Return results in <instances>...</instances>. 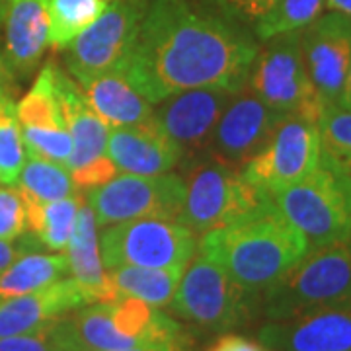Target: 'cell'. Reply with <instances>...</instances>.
Instances as JSON below:
<instances>
[{
    "mask_svg": "<svg viewBox=\"0 0 351 351\" xmlns=\"http://www.w3.org/2000/svg\"><path fill=\"white\" fill-rule=\"evenodd\" d=\"M258 49L248 34L189 0H152L119 71L151 104L193 88L239 92Z\"/></svg>",
    "mask_w": 351,
    "mask_h": 351,
    "instance_id": "6da1fadb",
    "label": "cell"
},
{
    "mask_svg": "<svg viewBox=\"0 0 351 351\" xmlns=\"http://www.w3.org/2000/svg\"><path fill=\"white\" fill-rule=\"evenodd\" d=\"M197 252L244 291L262 295L308 252V242L271 199L258 213L203 232Z\"/></svg>",
    "mask_w": 351,
    "mask_h": 351,
    "instance_id": "7a4b0ae2",
    "label": "cell"
},
{
    "mask_svg": "<svg viewBox=\"0 0 351 351\" xmlns=\"http://www.w3.org/2000/svg\"><path fill=\"white\" fill-rule=\"evenodd\" d=\"M351 302V244L308 250L262 293L267 320H285L324 306Z\"/></svg>",
    "mask_w": 351,
    "mask_h": 351,
    "instance_id": "3957f363",
    "label": "cell"
},
{
    "mask_svg": "<svg viewBox=\"0 0 351 351\" xmlns=\"http://www.w3.org/2000/svg\"><path fill=\"white\" fill-rule=\"evenodd\" d=\"M277 211L308 242V250L351 240V174L320 160L304 180L271 195Z\"/></svg>",
    "mask_w": 351,
    "mask_h": 351,
    "instance_id": "277c9868",
    "label": "cell"
},
{
    "mask_svg": "<svg viewBox=\"0 0 351 351\" xmlns=\"http://www.w3.org/2000/svg\"><path fill=\"white\" fill-rule=\"evenodd\" d=\"M269 201L271 195L252 186L237 168L209 156L189 170L186 201L178 223L203 234L258 213Z\"/></svg>",
    "mask_w": 351,
    "mask_h": 351,
    "instance_id": "5b68a950",
    "label": "cell"
},
{
    "mask_svg": "<svg viewBox=\"0 0 351 351\" xmlns=\"http://www.w3.org/2000/svg\"><path fill=\"white\" fill-rule=\"evenodd\" d=\"M254 297L258 295L234 283L221 265L195 252L168 308L203 330L225 332L250 318Z\"/></svg>",
    "mask_w": 351,
    "mask_h": 351,
    "instance_id": "8992f818",
    "label": "cell"
},
{
    "mask_svg": "<svg viewBox=\"0 0 351 351\" xmlns=\"http://www.w3.org/2000/svg\"><path fill=\"white\" fill-rule=\"evenodd\" d=\"M246 88L283 115H302L318 121L326 108L302 61L301 32L267 39V45L258 49L252 63Z\"/></svg>",
    "mask_w": 351,
    "mask_h": 351,
    "instance_id": "52a82bcc",
    "label": "cell"
},
{
    "mask_svg": "<svg viewBox=\"0 0 351 351\" xmlns=\"http://www.w3.org/2000/svg\"><path fill=\"white\" fill-rule=\"evenodd\" d=\"M100 252L106 269L119 265L186 269L197 252V239L178 221L137 219L108 226Z\"/></svg>",
    "mask_w": 351,
    "mask_h": 351,
    "instance_id": "ba28073f",
    "label": "cell"
},
{
    "mask_svg": "<svg viewBox=\"0 0 351 351\" xmlns=\"http://www.w3.org/2000/svg\"><path fill=\"white\" fill-rule=\"evenodd\" d=\"M186 201V180L160 176L117 174L108 184L88 191V207L96 225L110 226L137 219L180 221Z\"/></svg>",
    "mask_w": 351,
    "mask_h": 351,
    "instance_id": "9c48e42d",
    "label": "cell"
},
{
    "mask_svg": "<svg viewBox=\"0 0 351 351\" xmlns=\"http://www.w3.org/2000/svg\"><path fill=\"white\" fill-rule=\"evenodd\" d=\"M320 152L316 121L285 115L262 151L242 168V176L263 193L274 195L314 172L320 164Z\"/></svg>",
    "mask_w": 351,
    "mask_h": 351,
    "instance_id": "30bf717a",
    "label": "cell"
},
{
    "mask_svg": "<svg viewBox=\"0 0 351 351\" xmlns=\"http://www.w3.org/2000/svg\"><path fill=\"white\" fill-rule=\"evenodd\" d=\"M149 0H112L100 18L66 47L64 63L76 82L119 69L137 41Z\"/></svg>",
    "mask_w": 351,
    "mask_h": 351,
    "instance_id": "8fae6325",
    "label": "cell"
},
{
    "mask_svg": "<svg viewBox=\"0 0 351 351\" xmlns=\"http://www.w3.org/2000/svg\"><path fill=\"white\" fill-rule=\"evenodd\" d=\"M55 88L73 138V154L66 168L71 170L76 191H90L108 184L119 174L108 156L110 127L90 108L78 82L59 66H55Z\"/></svg>",
    "mask_w": 351,
    "mask_h": 351,
    "instance_id": "7c38bea8",
    "label": "cell"
},
{
    "mask_svg": "<svg viewBox=\"0 0 351 351\" xmlns=\"http://www.w3.org/2000/svg\"><path fill=\"white\" fill-rule=\"evenodd\" d=\"M283 117V113L271 110L244 86L232 96L217 121L205 154L230 168L242 170L262 151Z\"/></svg>",
    "mask_w": 351,
    "mask_h": 351,
    "instance_id": "4fadbf2b",
    "label": "cell"
},
{
    "mask_svg": "<svg viewBox=\"0 0 351 351\" xmlns=\"http://www.w3.org/2000/svg\"><path fill=\"white\" fill-rule=\"evenodd\" d=\"M302 61L324 106H338L351 59V18L339 12L318 16L301 29Z\"/></svg>",
    "mask_w": 351,
    "mask_h": 351,
    "instance_id": "5bb4252c",
    "label": "cell"
},
{
    "mask_svg": "<svg viewBox=\"0 0 351 351\" xmlns=\"http://www.w3.org/2000/svg\"><path fill=\"white\" fill-rule=\"evenodd\" d=\"M237 92L228 88H193L166 100L152 112L154 121L184 152V158H195L207 152L215 125Z\"/></svg>",
    "mask_w": 351,
    "mask_h": 351,
    "instance_id": "9a60e30c",
    "label": "cell"
},
{
    "mask_svg": "<svg viewBox=\"0 0 351 351\" xmlns=\"http://www.w3.org/2000/svg\"><path fill=\"white\" fill-rule=\"evenodd\" d=\"M55 66L49 61L41 69L34 86L16 104V113L25 151L66 166L73 154V138L55 88Z\"/></svg>",
    "mask_w": 351,
    "mask_h": 351,
    "instance_id": "2e32d148",
    "label": "cell"
},
{
    "mask_svg": "<svg viewBox=\"0 0 351 351\" xmlns=\"http://www.w3.org/2000/svg\"><path fill=\"white\" fill-rule=\"evenodd\" d=\"M258 339L271 351H351V302L267 320Z\"/></svg>",
    "mask_w": 351,
    "mask_h": 351,
    "instance_id": "e0dca14e",
    "label": "cell"
},
{
    "mask_svg": "<svg viewBox=\"0 0 351 351\" xmlns=\"http://www.w3.org/2000/svg\"><path fill=\"white\" fill-rule=\"evenodd\" d=\"M108 156L117 172L135 176L166 174L184 160V152L152 115L135 125L112 127L108 133Z\"/></svg>",
    "mask_w": 351,
    "mask_h": 351,
    "instance_id": "ac0fdd59",
    "label": "cell"
},
{
    "mask_svg": "<svg viewBox=\"0 0 351 351\" xmlns=\"http://www.w3.org/2000/svg\"><path fill=\"white\" fill-rule=\"evenodd\" d=\"M84 304H90L86 293L73 277L27 295L0 299V338L38 332Z\"/></svg>",
    "mask_w": 351,
    "mask_h": 351,
    "instance_id": "d6986e66",
    "label": "cell"
},
{
    "mask_svg": "<svg viewBox=\"0 0 351 351\" xmlns=\"http://www.w3.org/2000/svg\"><path fill=\"white\" fill-rule=\"evenodd\" d=\"M4 61L29 75L49 47V0H12L4 14Z\"/></svg>",
    "mask_w": 351,
    "mask_h": 351,
    "instance_id": "ffe728a7",
    "label": "cell"
},
{
    "mask_svg": "<svg viewBox=\"0 0 351 351\" xmlns=\"http://www.w3.org/2000/svg\"><path fill=\"white\" fill-rule=\"evenodd\" d=\"M66 258L71 277L86 293L90 304L119 299L101 262L98 225L90 207H80L76 215L73 239L66 246Z\"/></svg>",
    "mask_w": 351,
    "mask_h": 351,
    "instance_id": "44dd1931",
    "label": "cell"
},
{
    "mask_svg": "<svg viewBox=\"0 0 351 351\" xmlns=\"http://www.w3.org/2000/svg\"><path fill=\"white\" fill-rule=\"evenodd\" d=\"M84 98L106 125L123 127L147 121L152 115V104L143 98L119 69L78 82Z\"/></svg>",
    "mask_w": 351,
    "mask_h": 351,
    "instance_id": "7402d4cb",
    "label": "cell"
},
{
    "mask_svg": "<svg viewBox=\"0 0 351 351\" xmlns=\"http://www.w3.org/2000/svg\"><path fill=\"white\" fill-rule=\"evenodd\" d=\"M24 199L27 232L47 250H66L69 242L73 239L76 215L82 207V197L75 193L71 197L55 201H39L27 195H24Z\"/></svg>",
    "mask_w": 351,
    "mask_h": 351,
    "instance_id": "603a6c76",
    "label": "cell"
},
{
    "mask_svg": "<svg viewBox=\"0 0 351 351\" xmlns=\"http://www.w3.org/2000/svg\"><path fill=\"white\" fill-rule=\"evenodd\" d=\"M69 274V258L63 252H24L0 274V299H10L49 287Z\"/></svg>",
    "mask_w": 351,
    "mask_h": 351,
    "instance_id": "cb8c5ba5",
    "label": "cell"
},
{
    "mask_svg": "<svg viewBox=\"0 0 351 351\" xmlns=\"http://www.w3.org/2000/svg\"><path fill=\"white\" fill-rule=\"evenodd\" d=\"M186 269H158L119 265L108 269V276L119 297H133L156 308L168 306Z\"/></svg>",
    "mask_w": 351,
    "mask_h": 351,
    "instance_id": "d4e9b609",
    "label": "cell"
},
{
    "mask_svg": "<svg viewBox=\"0 0 351 351\" xmlns=\"http://www.w3.org/2000/svg\"><path fill=\"white\" fill-rule=\"evenodd\" d=\"M18 189L39 201H55L75 195L76 188L71 170L64 164L53 162L39 154L27 152L25 164L18 178Z\"/></svg>",
    "mask_w": 351,
    "mask_h": 351,
    "instance_id": "484cf974",
    "label": "cell"
},
{
    "mask_svg": "<svg viewBox=\"0 0 351 351\" xmlns=\"http://www.w3.org/2000/svg\"><path fill=\"white\" fill-rule=\"evenodd\" d=\"M108 0H49V45L66 49L108 8Z\"/></svg>",
    "mask_w": 351,
    "mask_h": 351,
    "instance_id": "4316f807",
    "label": "cell"
},
{
    "mask_svg": "<svg viewBox=\"0 0 351 351\" xmlns=\"http://www.w3.org/2000/svg\"><path fill=\"white\" fill-rule=\"evenodd\" d=\"M25 151L12 90L0 94V186H16L24 168Z\"/></svg>",
    "mask_w": 351,
    "mask_h": 351,
    "instance_id": "83f0119b",
    "label": "cell"
},
{
    "mask_svg": "<svg viewBox=\"0 0 351 351\" xmlns=\"http://www.w3.org/2000/svg\"><path fill=\"white\" fill-rule=\"evenodd\" d=\"M320 160L351 174V110L326 106L318 121Z\"/></svg>",
    "mask_w": 351,
    "mask_h": 351,
    "instance_id": "f1b7e54d",
    "label": "cell"
},
{
    "mask_svg": "<svg viewBox=\"0 0 351 351\" xmlns=\"http://www.w3.org/2000/svg\"><path fill=\"white\" fill-rule=\"evenodd\" d=\"M324 8V0H277L276 4L256 20V36L267 39L301 32L302 27L313 24Z\"/></svg>",
    "mask_w": 351,
    "mask_h": 351,
    "instance_id": "f546056e",
    "label": "cell"
},
{
    "mask_svg": "<svg viewBox=\"0 0 351 351\" xmlns=\"http://www.w3.org/2000/svg\"><path fill=\"white\" fill-rule=\"evenodd\" d=\"M27 232L25 199L20 189L0 186V240H18Z\"/></svg>",
    "mask_w": 351,
    "mask_h": 351,
    "instance_id": "4dcf8cb0",
    "label": "cell"
},
{
    "mask_svg": "<svg viewBox=\"0 0 351 351\" xmlns=\"http://www.w3.org/2000/svg\"><path fill=\"white\" fill-rule=\"evenodd\" d=\"M55 322L38 332L0 338V351H63V346L55 332Z\"/></svg>",
    "mask_w": 351,
    "mask_h": 351,
    "instance_id": "1f68e13d",
    "label": "cell"
},
{
    "mask_svg": "<svg viewBox=\"0 0 351 351\" xmlns=\"http://www.w3.org/2000/svg\"><path fill=\"white\" fill-rule=\"evenodd\" d=\"M226 12L244 22H256L262 18L277 0H217Z\"/></svg>",
    "mask_w": 351,
    "mask_h": 351,
    "instance_id": "d6a6232c",
    "label": "cell"
},
{
    "mask_svg": "<svg viewBox=\"0 0 351 351\" xmlns=\"http://www.w3.org/2000/svg\"><path fill=\"white\" fill-rule=\"evenodd\" d=\"M209 351H265L260 341L240 336V334H223L209 348Z\"/></svg>",
    "mask_w": 351,
    "mask_h": 351,
    "instance_id": "836d02e7",
    "label": "cell"
},
{
    "mask_svg": "<svg viewBox=\"0 0 351 351\" xmlns=\"http://www.w3.org/2000/svg\"><path fill=\"white\" fill-rule=\"evenodd\" d=\"M27 240H22V244H14V240H0V274L10 265V263L27 252Z\"/></svg>",
    "mask_w": 351,
    "mask_h": 351,
    "instance_id": "e575fe53",
    "label": "cell"
},
{
    "mask_svg": "<svg viewBox=\"0 0 351 351\" xmlns=\"http://www.w3.org/2000/svg\"><path fill=\"white\" fill-rule=\"evenodd\" d=\"M115 351H186V348H184V343H162V346H141V348Z\"/></svg>",
    "mask_w": 351,
    "mask_h": 351,
    "instance_id": "d590c367",
    "label": "cell"
},
{
    "mask_svg": "<svg viewBox=\"0 0 351 351\" xmlns=\"http://www.w3.org/2000/svg\"><path fill=\"white\" fill-rule=\"evenodd\" d=\"M324 6L330 12H339L351 18V0H324Z\"/></svg>",
    "mask_w": 351,
    "mask_h": 351,
    "instance_id": "8d00e7d4",
    "label": "cell"
},
{
    "mask_svg": "<svg viewBox=\"0 0 351 351\" xmlns=\"http://www.w3.org/2000/svg\"><path fill=\"white\" fill-rule=\"evenodd\" d=\"M341 108H348L351 110V59L350 66H348V76H346V84H343V90H341V98H339V104Z\"/></svg>",
    "mask_w": 351,
    "mask_h": 351,
    "instance_id": "74e56055",
    "label": "cell"
},
{
    "mask_svg": "<svg viewBox=\"0 0 351 351\" xmlns=\"http://www.w3.org/2000/svg\"><path fill=\"white\" fill-rule=\"evenodd\" d=\"M10 86H12V71L8 69L4 57H0V90H8Z\"/></svg>",
    "mask_w": 351,
    "mask_h": 351,
    "instance_id": "f35d334b",
    "label": "cell"
},
{
    "mask_svg": "<svg viewBox=\"0 0 351 351\" xmlns=\"http://www.w3.org/2000/svg\"><path fill=\"white\" fill-rule=\"evenodd\" d=\"M10 2H12V0H0V22L4 20V14H6V10H8Z\"/></svg>",
    "mask_w": 351,
    "mask_h": 351,
    "instance_id": "ab89813d",
    "label": "cell"
},
{
    "mask_svg": "<svg viewBox=\"0 0 351 351\" xmlns=\"http://www.w3.org/2000/svg\"><path fill=\"white\" fill-rule=\"evenodd\" d=\"M8 90H10V88H8ZM2 92H6V90H0V94H2Z\"/></svg>",
    "mask_w": 351,
    "mask_h": 351,
    "instance_id": "60d3db41",
    "label": "cell"
},
{
    "mask_svg": "<svg viewBox=\"0 0 351 351\" xmlns=\"http://www.w3.org/2000/svg\"><path fill=\"white\" fill-rule=\"evenodd\" d=\"M265 351H271V350H265Z\"/></svg>",
    "mask_w": 351,
    "mask_h": 351,
    "instance_id": "b9f144b4",
    "label": "cell"
},
{
    "mask_svg": "<svg viewBox=\"0 0 351 351\" xmlns=\"http://www.w3.org/2000/svg\"><path fill=\"white\" fill-rule=\"evenodd\" d=\"M350 244H351V240H350Z\"/></svg>",
    "mask_w": 351,
    "mask_h": 351,
    "instance_id": "7bdbcfd3",
    "label": "cell"
}]
</instances>
